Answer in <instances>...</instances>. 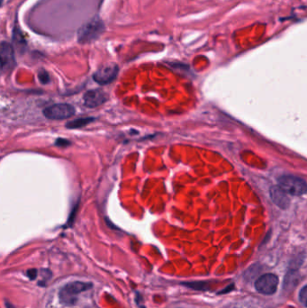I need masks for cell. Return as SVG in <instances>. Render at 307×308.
I'll list each match as a JSON object with an SVG mask.
<instances>
[{
    "label": "cell",
    "mask_w": 307,
    "mask_h": 308,
    "mask_svg": "<svg viewBox=\"0 0 307 308\" xmlns=\"http://www.w3.org/2000/svg\"><path fill=\"white\" fill-rule=\"evenodd\" d=\"M279 186L287 194L292 196H302L307 193V183L301 177L293 175H284L279 178Z\"/></svg>",
    "instance_id": "6da1fadb"
},
{
    "label": "cell",
    "mask_w": 307,
    "mask_h": 308,
    "mask_svg": "<svg viewBox=\"0 0 307 308\" xmlns=\"http://www.w3.org/2000/svg\"><path fill=\"white\" fill-rule=\"evenodd\" d=\"M105 25L101 20L94 19L79 29L78 40L80 43H87L97 40L101 36Z\"/></svg>",
    "instance_id": "7a4b0ae2"
},
{
    "label": "cell",
    "mask_w": 307,
    "mask_h": 308,
    "mask_svg": "<svg viewBox=\"0 0 307 308\" xmlns=\"http://www.w3.org/2000/svg\"><path fill=\"white\" fill-rule=\"evenodd\" d=\"M44 117L51 120H64L75 115V108L73 106L66 103L55 104L50 106L43 110Z\"/></svg>",
    "instance_id": "3957f363"
},
{
    "label": "cell",
    "mask_w": 307,
    "mask_h": 308,
    "mask_svg": "<svg viewBox=\"0 0 307 308\" xmlns=\"http://www.w3.org/2000/svg\"><path fill=\"white\" fill-rule=\"evenodd\" d=\"M278 285L279 278L272 273L261 276L255 282L257 291L263 295L274 294L278 289Z\"/></svg>",
    "instance_id": "277c9868"
},
{
    "label": "cell",
    "mask_w": 307,
    "mask_h": 308,
    "mask_svg": "<svg viewBox=\"0 0 307 308\" xmlns=\"http://www.w3.org/2000/svg\"><path fill=\"white\" fill-rule=\"evenodd\" d=\"M89 287H91V285L82 282H73L66 285L60 293L61 302L64 304L74 303L78 294L89 290L90 289Z\"/></svg>",
    "instance_id": "5b68a950"
},
{
    "label": "cell",
    "mask_w": 307,
    "mask_h": 308,
    "mask_svg": "<svg viewBox=\"0 0 307 308\" xmlns=\"http://www.w3.org/2000/svg\"><path fill=\"white\" fill-rule=\"evenodd\" d=\"M118 71H119V68L117 64L115 63L107 64V65L103 66L94 73L93 79L98 84H109L112 81L116 80Z\"/></svg>",
    "instance_id": "8992f818"
},
{
    "label": "cell",
    "mask_w": 307,
    "mask_h": 308,
    "mask_svg": "<svg viewBox=\"0 0 307 308\" xmlns=\"http://www.w3.org/2000/svg\"><path fill=\"white\" fill-rule=\"evenodd\" d=\"M0 56H1L2 72L5 73V72H8L10 70H13V68L15 66V59H14V49L10 43L2 42Z\"/></svg>",
    "instance_id": "52a82bcc"
},
{
    "label": "cell",
    "mask_w": 307,
    "mask_h": 308,
    "mask_svg": "<svg viewBox=\"0 0 307 308\" xmlns=\"http://www.w3.org/2000/svg\"><path fill=\"white\" fill-rule=\"evenodd\" d=\"M107 94L100 89L89 90L83 97L84 106L89 108H98L107 101Z\"/></svg>",
    "instance_id": "ba28073f"
},
{
    "label": "cell",
    "mask_w": 307,
    "mask_h": 308,
    "mask_svg": "<svg viewBox=\"0 0 307 308\" xmlns=\"http://www.w3.org/2000/svg\"><path fill=\"white\" fill-rule=\"evenodd\" d=\"M270 197L274 202L275 205H278L281 209H287L290 204L288 194L279 187V186H273L270 188Z\"/></svg>",
    "instance_id": "9c48e42d"
},
{
    "label": "cell",
    "mask_w": 307,
    "mask_h": 308,
    "mask_svg": "<svg viewBox=\"0 0 307 308\" xmlns=\"http://www.w3.org/2000/svg\"><path fill=\"white\" fill-rule=\"evenodd\" d=\"M95 119L93 117H82V118H78V119H75L72 121L68 122L66 126L69 129H77V128H80V127H83V126L89 125Z\"/></svg>",
    "instance_id": "30bf717a"
},
{
    "label": "cell",
    "mask_w": 307,
    "mask_h": 308,
    "mask_svg": "<svg viewBox=\"0 0 307 308\" xmlns=\"http://www.w3.org/2000/svg\"><path fill=\"white\" fill-rule=\"evenodd\" d=\"M38 79L42 84H47L50 82V76L48 74L46 70H41L38 72Z\"/></svg>",
    "instance_id": "8fae6325"
},
{
    "label": "cell",
    "mask_w": 307,
    "mask_h": 308,
    "mask_svg": "<svg viewBox=\"0 0 307 308\" xmlns=\"http://www.w3.org/2000/svg\"><path fill=\"white\" fill-rule=\"evenodd\" d=\"M299 299H300V302L307 308V286L304 287L300 293H299Z\"/></svg>",
    "instance_id": "7c38bea8"
},
{
    "label": "cell",
    "mask_w": 307,
    "mask_h": 308,
    "mask_svg": "<svg viewBox=\"0 0 307 308\" xmlns=\"http://www.w3.org/2000/svg\"><path fill=\"white\" fill-rule=\"evenodd\" d=\"M55 145L58 146H67V145H70V143L66 139H58L56 141Z\"/></svg>",
    "instance_id": "4fadbf2b"
}]
</instances>
